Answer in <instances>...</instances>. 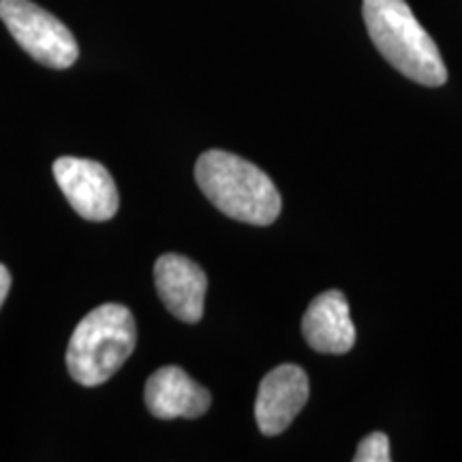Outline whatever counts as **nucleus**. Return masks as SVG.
I'll use <instances>...</instances> for the list:
<instances>
[{
    "instance_id": "7ed1b4c3",
    "label": "nucleus",
    "mask_w": 462,
    "mask_h": 462,
    "mask_svg": "<svg viewBox=\"0 0 462 462\" xmlns=\"http://www.w3.org/2000/svg\"><path fill=\"white\" fill-rule=\"evenodd\" d=\"M137 343L135 319L123 304H103L75 328L67 346L69 374L84 388L106 383L129 360Z\"/></svg>"
},
{
    "instance_id": "423d86ee",
    "label": "nucleus",
    "mask_w": 462,
    "mask_h": 462,
    "mask_svg": "<svg viewBox=\"0 0 462 462\" xmlns=\"http://www.w3.org/2000/svg\"><path fill=\"white\" fill-rule=\"evenodd\" d=\"M309 377L296 364H281L259 383L255 420L265 437L285 432L309 401Z\"/></svg>"
},
{
    "instance_id": "f257e3e1",
    "label": "nucleus",
    "mask_w": 462,
    "mask_h": 462,
    "mask_svg": "<svg viewBox=\"0 0 462 462\" xmlns=\"http://www.w3.org/2000/svg\"><path fill=\"white\" fill-rule=\"evenodd\" d=\"M362 15L374 48L398 73L429 88L448 82L441 51L404 0H364Z\"/></svg>"
},
{
    "instance_id": "f03ea898",
    "label": "nucleus",
    "mask_w": 462,
    "mask_h": 462,
    "mask_svg": "<svg viewBox=\"0 0 462 462\" xmlns=\"http://www.w3.org/2000/svg\"><path fill=\"white\" fill-rule=\"evenodd\" d=\"M195 180L225 217L248 225H273L281 215V193L257 165L225 150H208L195 165Z\"/></svg>"
},
{
    "instance_id": "9b49d317",
    "label": "nucleus",
    "mask_w": 462,
    "mask_h": 462,
    "mask_svg": "<svg viewBox=\"0 0 462 462\" xmlns=\"http://www.w3.org/2000/svg\"><path fill=\"white\" fill-rule=\"evenodd\" d=\"M9 289H11V274L9 270L0 263V309H3L5 300L9 296Z\"/></svg>"
},
{
    "instance_id": "39448f33",
    "label": "nucleus",
    "mask_w": 462,
    "mask_h": 462,
    "mask_svg": "<svg viewBox=\"0 0 462 462\" xmlns=\"http://www.w3.org/2000/svg\"><path fill=\"white\" fill-rule=\"evenodd\" d=\"M54 178L69 204L86 221H109L118 212V189L106 167L97 161L60 157L54 161Z\"/></svg>"
},
{
    "instance_id": "0eeeda50",
    "label": "nucleus",
    "mask_w": 462,
    "mask_h": 462,
    "mask_svg": "<svg viewBox=\"0 0 462 462\" xmlns=\"http://www.w3.org/2000/svg\"><path fill=\"white\" fill-rule=\"evenodd\" d=\"M154 282L167 310L184 323H198L204 315L206 273L189 257L167 253L154 263Z\"/></svg>"
},
{
    "instance_id": "9d476101",
    "label": "nucleus",
    "mask_w": 462,
    "mask_h": 462,
    "mask_svg": "<svg viewBox=\"0 0 462 462\" xmlns=\"http://www.w3.org/2000/svg\"><path fill=\"white\" fill-rule=\"evenodd\" d=\"M356 462H390V439L383 432H371L364 437L354 456Z\"/></svg>"
},
{
    "instance_id": "20e7f679",
    "label": "nucleus",
    "mask_w": 462,
    "mask_h": 462,
    "mask_svg": "<svg viewBox=\"0 0 462 462\" xmlns=\"http://www.w3.org/2000/svg\"><path fill=\"white\" fill-rule=\"evenodd\" d=\"M0 20L32 60L50 69H69L79 48L73 32L50 11L31 0H0Z\"/></svg>"
},
{
    "instance_id": "6e6552de",
    "label": "nucleus",
    "mask_w": 462,
    "mask_h": 462,
    "mask_svg": "<svg viewBox=\"0 0 462 462\" xmlns=\"http://www.w3.org/2000/svg\"><path fill=\"white\" fill-rule=\"evenodd\" d=\"M148 411L159 420L199 418L210 409V392L189 377L182 368L163 366L152 373L143 390Z\"/></svg>"
},
{
    "instance_id": "1a4fd4ad",
    "label": "nucleus",
    "mask_w": 462,
    "mask_h": 462,
    "mask_svg": "<svg viewBox=\"0 0 462 462\" xmlns=\"http://www.w3.org/2000/svg\"><path fill=\"white\" fill-rule=\"evenodd\" d=\"M302 334L319 354L343 356L354 349L356 326L345 293L330 289L317 296L302 317Z\"/></svg>"
}]
</instances>
